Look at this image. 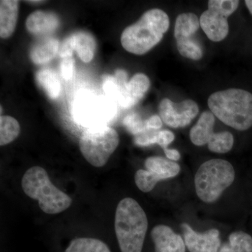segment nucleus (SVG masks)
Here are the masks:
<instances>
[{
	"label": "nucleus",
	"instance_id": "obj_1",
	"mask_svg": "<svg viewBox=\"0 0 252 252\" xmlns=\"http://www.w3.org/2000/svg\"><path fill=\"white\" fill-rule=\"evenodd\" d=\"M169 27L170 18L165 11L149 10L137 22L124 30L121 36L122 45L131 54H147L162 40Z\"/></svg>",
	"mask_w": 252,
	"mask_h": 252
},
{
	"label": "nucleus",
	"instance_id": "obj_10",
	"mask_svg": "<svg viewBox=\"0 0 252 252\" xmlns=\"http://www.w3.org/2000/svg\"><path fill=\"white\" fill-rule=\"evenodd\" d=\"M159 114L162 122L173 128L185 127L191 123L199 112L196 102L185 99L175 103L168 98L162 99L158 106Z\"/></svg>",
	"mask_w": 252,
	"mask_h": 252
},
{
	"label": "nucleus",
	"instance_id": "obj_28",
	"mask_svg": "<svg viewBox=\"0 0 252 252\" xmlns=\"http://www.w3.org/2000/svg\"><path fill=\"white\" fill-rule=\"evenodd\" d=\"M74 69V60L72 57L64 58L60 64V72L63 79L69 81L72 78Z\"/></svg>",
	"mask_w": 252,
	"mask_h": 252
},
{
	"label": "nucleus",
	"instance_id": "obj_2",
	"mask_svg": "<svg viewBox=\"0 0 252 252\" xmlns=\"http://www.w3.org/2000/svg\"><path fill=\"white\" fill-rule=\"evenodd\" d=\"M212 114L235 130H247L252 126V94L240 89L214 93L207 101Z\"/></svg>",
	"mask_w": 252,
	"mask_h": 252
},
{
	"label": "nucleus",
	"instance_id": "obj_15",
	"mask_svg": "<svg viewBox=\"0 0 252 252\" xmlns=\"http://www.w3.org/2000/svg\"><path fill=\"white\" fill-rule=\"evenodd\" d=\"M215 115L210 112H204L199 118L198 122L190 131V138L194 145L200 146L208 144L214 135Z\"/></svg>",
	"mask_w": 252,
	"mask_h": 252
},
{
	"label": "nucleus",
	"instance_id": "obj_20",
	"mask_svg": "<svg viewBox=\"0 0 252 252\" xmlns=\"http://www.w3.org/2000/svg\"><path fill=\"white\" fill-rule=\"evenodd\" d=\"M150 87V80L146 74L138 73L127 82V92L132 105H135L142 97Z\"/></svg>",
	"mask_w": 252,
	"mask_h": 252
},
{
	"label": "nucleus",
	"instance_id": "obj_8",
	"mask_svg": "<svg viewBox=\"0 0 252 252\" xmlns=\"http://www.w3.org/2000/svg\"><path fill=\"white\" fill-rule=\"evenodd\" d=\"M75 119L85 126H104L116 114L114 101L90 94H81L74 106Z\"/></svg>",
	"mask_w": 252,
	"mask_h": 252
},
{
	"label": "nucleus",
	"instance_id": "obj_18",
	"mask_svg": "<svg viewBox=\"0 0 252 252\" xmlns=\"http://www.w3.org/2000/svg\"><path fill=\"white\" fill-rule=\"evenodd\" d=\"M74 43V51L84 63H90L94 58L96 41L94 36L86 31H78L71 34Z\"/></svg>",
	"mask_w": 252,
	"mask_h": 252
},
{
	"label": "nucleus",
	"instance_id": "obj_9",
	"mask_svg": "<svg viewBox=\"0 0 252 252\" xmlns=\"http://www.w3.org/2000/svg\"><path fill=\"white\" fill-rule=\"evenodd\" d=\"M144 165L146 170H139L135 176L136 185L144 193L153 190L160 181L175 177L181 170L177 162L160 157L148 158Z\"/></svg>",
	"mask_w": 252,
	"mask_h": 252
},
{
	"label": "nucleus",
	"instance_id": "obj_27",
	"mask_svg": "<svg viewBox=\"0 0 252 252\" xmlns=\"http://www.w3.org/2000/svg\"><path fill=\"white\" fill-rule=\"evenodd\" d=\"M157 131L154 130H147L142 133L135 136L134 142L136 145L140 147H147L156 144V135Z\"/></svg>",
	"mask_w": 252,
	"mask_h": 252
},
{
	"label": "nucleus",
	"instance_id": "obj_30",
	"mask_svg": "<svg viewBox=\"0 0 252 252\" xmlns=\"http://www.w3.org/2000/svg\"><path fill=\"white\" fill-rule=\"evenodd\" d=\"M74 51V43H73L72 36L70 35L63 41L59 49V55L63 59L72 57Z\"/></svg>",
	"mask_w": 252,
	"mask_h": 252
},
{
	"label": "nucleus",
	"instance_id": "obj_5",
	"mask_svg": "<svg viewBox=\"0 0 252 252\" xmlns=\"http://www.w3.org/2000/svg\"><path fill=\"white\" fill-rule=\"evenodd\" d=\"M233 165L223 159H212L199 167L195 176V187L200 200L211 203L220 198L235 180Z\"/></svg>",
	"mask_w": 252,
	"mask_h": 252
},
{
	"label": "nucleus",
	"instance_id": "obj_29",
	"mask_svg": "<svg viewBox=\"0 0 252 252\" xmlns=\"http://www.w3.org/2000/svg\"><path fill=\"white\" fill-rule=\"evenodd\" d=\"M175 140V135L171 131L164 130L157 131L156 135V144L162 147L163 151L167 150V146Z\"/></svg>",
	"mask_w": 252,
	"mask_h": 252
},
{
	"label": "nucleus",
	"instance_id": "obj_14",
	"mask_svg": "<svg viewBox=\"0 0 252 252\" xmlns=\"http://www.w3.org/2000/svg\"><path fill=\"white\" fill-rule=\"evenodd\" d=\"M19 1L16 0L0 1V36L7 39L12 35L16 27Z\"/></svg>",
	"mask_w": 252,
	"mask_h": 252
},
{
	"label": "nucleus",
	"instance_id": "obj_21",
	"mask_svg": "<svg viewBox=\"0 0 252 252\" xmlns=\"http://www.w3.org/2000/svg\"><path fill=\"white\" fill-rule=\"evenodd\" d=\"M219 252H252V237L243 231L234 232Z\"/></svg>",
	"mask_w": 252,
	"mask_h": 252
},
{
	"label": "nucleus",
	"instance_id": "obj_25",
	"mask_svg": "<svg viewBox=\"0 0 252 252\" xmlns=\"http://www.w3.org/2000/svg\"><path fill=\"white\" fill-rule=\"evenodd\" d=\"M177 48L180 54L187 59L199 61L203 58V49L198 41L193 39L177 41Z\"/></svg>",
	"mask_w": 252,
	"mask_h": 252
},
{
	"label": "nucleus",
	"instance_id": "obj_11",
	"mask_svg": "<svg viewBox=\"0 0 252 252\" xmlns=\"http://www.w3.org/2000/svg\"><path fill=\"white\" fill-rule=\"evenodd\" d=\"M186 247L190 252H218L220 247V232L210 229L199 233L187 223H182Z\"/></svg>",
	"mask_w": 252,
	"mask_h": 252
},
{
	"label": "nucleus",
	"instance_id": "obj_23",
	"mask_svg": "<svg viewBox=\"0 0 252 252\" xmlns=\"http://www.w3.org/2000/svg\"><path fill=\"white\" fill-rule=\"evenodd\" d=\"M21 132L18 121L10 116L0 117V145L11 143L17 138Z\"/></svg>",
	"mask_w": 252,
	"mask_h": 252
},
{
	"label": "nucleus",
	"instance_id": "obj_24",
	"mask_svg": "<svg viewBox=\"0 0 252 252\" xmlns=\"http://www.w3.org/2000/svg\"><path fill=\"white\" fill-rule=\"evenodd\" d=\"M209 150L214 153H228L233 148L234 137L229 132H220L214 134L208 142Z\"/></svg>",
	"mask_w": 252,
	"mask_h": 252
},
{
	"label": "nucleus",
	"instance_id": "obj_3",
	"mask_svg": "<svg viewBox=\"0 0 252 252\" xmlns=\"http://www.w3.org/2000/svg\"><path fill=\"white\" fill-rule=\"evenodd\" d=\"M114 227L122 252H142L148 220L143 209L135 200L126 198L119 202Z\"/></svg>",
	"mask_w": 252,
	"mask_h": 252
},
{
	"label": "nucleus",
	"instance_id": "obj_4",
	"mask_svg": "<svg viewBox=\"0 0 252 252\" xmlns=\"http://www.w3.org/2000/svg\"><path fill=\"white\" fill-rule=\"evenodd\" d=\"M21 186L28 197L38 200L43 212L56 215L72 205V198L53 185L47 172L39 166L32 167L23 175Z\"/></svg>",
	"mask_w": 252,
	"mask_h": 252
},
{
	"label": "nucleus",
	"instance_id": "obj_26",
	"mask_svg": "<svg viewBox=\"0 0 252 252\" xmlns=\"http://www.w3.org/2000/svg\"><path fill=\"white\" fill-rule=\"evenodd\" d=\"M123 124L127 131L135 136L149 130L147 128L146 121L142 120L140 116L135 113L126 116Z\"/></svg>",
	"mask_w": 252,
	"mask_h": 252
},
{
	"label": "nucleus",
	"instance_id": "obj_12",
	"mask_svg": "<svg viewBox=\"0 0 252 252\" xmlns=\"http://www.w3.org/2000/svg\"><path fill=\"white\" fill-rule=\"evenodd\" d=\"M151 235L155 245V252H186L185 240L167 225H157Z\"/></svg>",
	"mask_w": 252,
	"mask_h": 252
},
{
	"label": "nucleus",
	"instance_id": "obj_7",
	"mask_svg": "<svg viewBox=\"0 0 252 252\" xmlns=\"http://www.w3.org/2000/svg\"><path fill=\"white\" fill-rule=\"evenodd\" d=\"M238 0H210L208 9L200 18V27L209 39L215 42L223 40L229 32L228 18L238 9Z\"/></svg>",
	"mask_w": 252,
	"mask_h": 252
},
{
	"label": "nucleus",
	"instance_id": "obj_17",
	"mask_svg": "<svg viewBox=\"0 0 252 252\" xmlns=\"http://www.w3.org/2000/svg\"><path fill=\"white\" fill-rule=\"evenodd\" d=\"M200 19L193 13H184L177 16L174 36L176 41L193 39L200 28Z\"/></svg>",
	"mask_w": 252,
	"mask_h": 252
},
{
	"label": "nucleus",
	"instance_id": "obj_32",
	"mask_svg": "<svg viewBox=\"0 0 252 252\" xmlns=\"http://www.w3.org/2000/svg\"><path fill=\"white\" fill-rule=\"evenodd\" d=\"M165 156L167 158L171 160H179L180 159L181 155L180 152L176 149H167V150L164 151Z\"/></svg>",
	"mask_w": 252,
	"mask_h": 252
},
{
	"label": "nucleus",
	"instance_id": "obj_19",
	"mask_svg": "<svg viewBox=\"0 0 252 252\" xmlns=\"http://www.w3.org/2000/svg\"><path fill=\"white\" fill-rule=\"evenodd\" d=\"M36 80L49 98L55 99L61 94V81L59 76L51 69H40L36 74Z\"/></svg>",
	"mask_w": 252,
	"mask_h": 252
},
{
	"label": "nucleus",
	"instance_id": "obj_6",
	"mask_svg": "<svg viewBox=\"0 0 252 252\" xmlns=\"http://www.w3.org/2000/svg\"><path fill=\"white\" fill-rule=\"evenodd\" d=\"M119 144L117 131L107 126L91 127L83 132L79 148L83 157L93 166L106 165Z\"/></svg>",
	"mask_w": 252,
	"mask_h": 252
},
{
	"label": "nucleus",
	"instance_id": "obj_34",
	"mask_svg": "<svg viewBox=\"0 0 252 252\" xmlns=\"http://www.w3.org/2000/svg\"><path fill=\"white\" fill-rule=\"evenodd\" d=\"M27 2H30L31 4H41V3L44 2V1H27Z\"/></svg>",
	"mask_w": 252,
	"mask_h": 252
},
{
	"label": "nucleus",
	"instance_id": "obj_31",
	"mask_svg": "<svg viewBox=\"0 0 252 252\" xmlns=\"http://www.w3.org/2000/svg\"><path fill=\"white\" fill-rule=\"evenodd\" d=\"M162 121L159 116L154 115L146 121L147 128L149 130H157L160 129L162 126Z\"/></svg>",
	"mask_w": 252,
	"mask_h": 252
},
{
	"label": "nucleus",
	"instance_id": "obj_22",
	"mask_svg": "<svg viewBox=\"0 0 252 252\" xmlns=\"http://www.w3.org/2000/svg\"><path fill=\"white\" fill-rule=\"evenodd\" d=\"M65 252H111L107 245L94 238H81L73 240Z\"/></svg>",
	"mask_w": 252,
	"mask_h": 252
},
{
	"label": "nucleus",
	"instance_id": "obj_13",
	"mask_svg": "<svg viewBox=\"0 0 252 252\" xmlns=\"http://www.w3.org/2000/svg\"><path fill=\"white\" fill-rule=\"evenodd\" d=\"M26 26L31 34L45 35L54 32L59 28L60 18L51 11H36L28 16Z\"/></svg>",
	"mask_w": 252,
	"mask_h": 252
},
{
	"label": "nucleus",
	"instance_id": "obj_16",
	"mask_svg": "<svg viewBox=\"0 0 252 252\" xmlns=\"http://www.w3.org/2000/svg\"><path fill=\"white\" fill-rule=\"evenodd\" d=\"M59 41L54 37H46L32 47L30 57L33 63L44 64L50 62L59 53Z\"/></svg>",
	"mask_w": 252,
	"mask_h": 252
},
{
	"label": "nucleus",
	"instance_id": "obj_33",
	"mask_svg": "<svg viewBox=\"0 0 252 252\" xmlns=\"http://www.w3.org/2000/svg\"><path fill=\"white\" fill-rule=\"evenodd\" d=\"M245 5H246L247 7L250 11V14L252 15V0H246L245 1Z\"/></svg>",
	"mask_w": 252,
	"mask_h": 252
}]
</instances>
